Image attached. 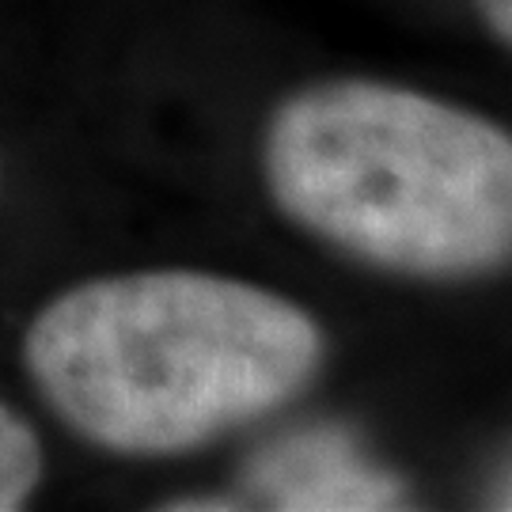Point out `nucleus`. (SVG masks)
<instances>
[{
    "instance_id": "f257e3e1",
    "label": "nucleus",
    "mask_w": 512,
    "mask_h": 512,
    "mask_svg": "<svg viewBox=\"0 0 512 512\" xmlns=\"http://www.w3.org/2000/svg\"><path fill=\"white\" fill-rule=\"evenodd\" d=\"M308 311L190 270L84 281L38 311L23 361L84 440L171 456L293 399L319 365Z\"/></svg>"
},
{
    "instance_id": "f03ea898",
    "label": "nucleus",
    "mask_w": 512,
    "mask_h": 512,
    "mask_svg": "<svg viewBox=\"0 0 512 512\" xmlns=\"http://www.w3.org/2000/svg\"><path fill=\"white\" fill-rule=\"evenodd\" d=\"M277 205L349 255L406 274H475L512 255V137L414 92L338 80L266 133Z\"/></svg>"
},
{
    "instance_id": "7ed1b4c3",
    "label": "nucleus",
    "mask_w": 512,
    "mask_h": 512,
    "mask_svg": "<svg viewBox=\"0 0 512 512\" xmlns=\"http://www.w3.org/2000/svg\"><path fill=\"white\" fill-rule=\"evenodd\" d=\"M247 478L274 509L349 512L391 509L403 501L399 482L372 467L342 429H300L281 437L258 452Z\"/></svg>"
},
{
    "instance_id": "20e7f679",
    "label": "nucleus",
    "mask_w": 512,
    "mask_h": 512,
    "mask_svg": "<svg viewBox=\"0 0 512 512\" xmlns=\"http://www.w3.org/2000/svg\"><path fill=\"white\" fill-rule=\"evenodd\" d=\"M42 478V444L12 406L0 403V512L27 505Z\"/></svg>"
},
{
    "instance_id": "39448f33",
    "label": "nucleus",
    "mask_w": 512,
    "mask_h": 512,
    "mask_svg": "<svg viewBox=\"0 0 512 512\" xmlns=\"http://www.w3.org/2000/svg\"><path fill=\"white\" fill-rule=\"evenodd\" d=\"M478 4H482V12L497 35L512 42V0H478Z\"/></svg>"
}]
</instances>
